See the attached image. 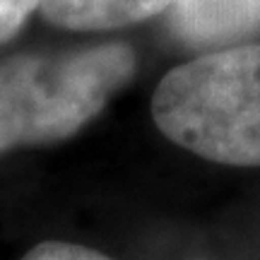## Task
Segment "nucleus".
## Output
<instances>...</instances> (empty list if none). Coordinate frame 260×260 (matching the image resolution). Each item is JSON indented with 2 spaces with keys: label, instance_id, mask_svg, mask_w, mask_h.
I'll return each instance as SVG.
<instances>
[{
  "label": "nucleus",
  "instance_id": "1",
  "mask_svg": "<svg viewBox=\"0 0 260 260\" xmlns=\"http://www.w3.org/2000/svg\"><path fill=\"white\" fill-rule=\"evenodd\" d=\"M159 130L193 154L236 167L260 164V46L207 53L159 82Z\"/></svg>",
  "mask_w": 260,
  "mask_h": 260
},
{
  "label": "nucleus",
  "instance_id": "2",
  "mask_svg": "<svg viewBox=\"0 0 260 260\" xmlns=\"http://www.w3.org/2000/svg\"><path fill=\"white\" fill-rule=\"evenodd\" d=\"M135 73L125 44L0 63V152L75 135Z\"/></svg>",
  "mask_w": 260,
  "mask_h": 260
},
{
  "label": "nucleus",
  "instance_id": "3",
  "mask_svg": "<svg viewBox=\"0 0 260 260\" xmlns=\"http://www.w3.org/2000/svg\"><path fill=\"white\" fill-rule=\"evenodd\" d=\"M169 22L188 44H226L260 29V0H176Z\"/></svg>",
  "mask_w": 260,
  "mask_h": 260
},
{
  "label": "nucleus",
  "instance_id": "4",
  "mask_svg": "<svg viewBox=\"0 0 260 260\" xmlns=\"http://www.w3.org/2000/svg\"><path fill=\"white\" fill-rule=\"evenodd\" d=\"M176 0H41V15L63 29H113L154 17Z\"/></svg>",
  "mask_w": 260,
  "mask_h": 260
},
{
  "label": "nucleus",
  "instance_id": "5",
  "mask_svg": "<svg viewBox=\"0 0 260 260\" xmlns=\"http://www.w3.org/2000/svg\"><path fill=\"white\" fill-rule=\"evenodd\" d=\"M22 260H111L102 253L92 251L80 243H65V241H44L34 246Z\"/></svg>",
  "mask_w": 260,
  "mask_h": 260
},
{
  "label": "nucleus",
  "instance_id": "6",
  "mask_svg": "<svg viewBox=\"0 0 260 260\" xmlns=\"http://www.w3.org/2000/svg\"><path fill=\"white\" fill-rule=\"evenodd\" d=\"M41 0H0V44H5L24 27Z\"/></svg>",
  "mask_w": 260,
  "mask_h": 260
}]
</instances>
